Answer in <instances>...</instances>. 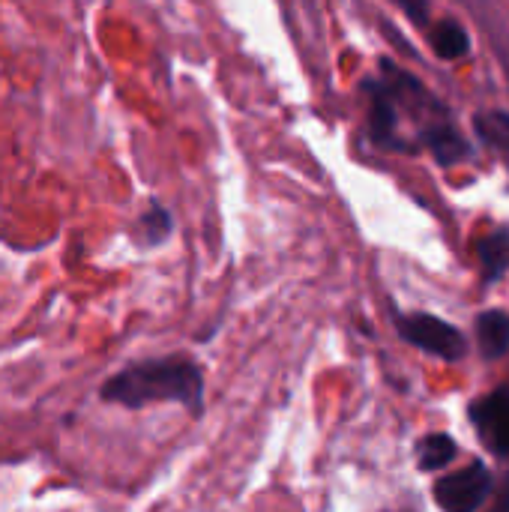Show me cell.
I'll list each match as a JSON object with an SVG mask.
<instances>
[{
    "instance_id": "3",
    "label": "cell",
    "mask_w": 509,
    "mask_h": 512,
    "mask_svg": "<svg viewBox=\"0 0 509 512\" xmlns=\"http://www.w3.org/2000/svg\"><path fill=\"white\" fill-rule=\"evenodd\" d=\"M492 495V471L483 462H471L468 468L444 477L435 486V501L447 512L480 510Z\"/></svg>"
},
{
    "instance_id": "5",
    "label": "cell",
    "mask_w": 509,
    "mask_h": 512,
    "mask_svg": "<svg viewBox=\"0 0 509 512\" xmlns=\"http://www.w3.org/2000/svg\"><path fill=\"white\" fill-rule=\"evenodd\" d=\"M369 135L381 144V147H399L408 150V144L399 138V96L390 87V81H378L369 84Z\"/></svg>"
},
{
    "instance_id": "1",
    "label": "cell",
    "mask_w": 509,
    "mask_h": 512,
    "mask_svg": "<svg viewBox=\"0 0 509 512\" xmlns=\"http://www.w3.org/2000/svg\"><path fill=\"white\" fill-rule=\"evenodd\" d=\"M204 375L198 363L186 357H156L141 360L108 378L99 390L102 402L123 408H144L156 402H177L192 411H201Z\"/></svg>"
},
{
    "instance_id": "10",
    "label": "cell",
    "mask_w": 509,
    "mask_h": 512,
    "mask_svg": "<svg viewBox=\"0 0 509 512\" xmlns=\"http://www.w3.org/2000/svg\"><path fill=\"white\" fill-rule=\"evenodd\" d=\"M174 222H171V213L162 207V204H150V210L141 216L138 222V240L144 246H159L162 240H168Z\"/></svg>"
},
{
    "instance_id": "12",
    "label": "cell",
    "mask_w": 509,
    "mask_h": 512,
    "mask_svg": "<svg viewBox=\"0 0 509 512\" xmlns=\"http://www.w3.org/2000/svg\"><path fill=\"white\" fill-rule=\"evenodd\" d=\"M405 15L417 24V27H426L429 24V9H432V0H399Z\"/></svg>"
},
{
    "instance_id": "4",
    "label": "cell",
    "mask_w": 509,
    "mask_h": 512,
    "mask_svg": "<svg viewBox=\"0 0 509 512\" xmlns=\"http://www.w3.org/2000/svg\"><path fill=\"white\" fill-rule=\"evenodd\" d=\"M471 423L495 456L509 459V384L471 405Z\"/></svg>"
},
{
    "instance_id": "6",
    "label": "cell",
    "mask_w": 509,
    "mask_h": 512,
    "mask_svg": "<svg viewBox=\"0 0 509 512\" xmlns=\"http://www.w3.org/2000/svg\"><path fill=\"white\" fill-rule=\"evenodd\" d=\"M477 339L486 360H501L509 351V315L501 309H489L477 318Z\"/></svg>"
},
{
    "instance_id": "8",
    "label": "cell",
    "mask_w": 509,
    "mask_h": 512,
    "mask_svg": "<svg viewBox=\"0 0 509 512\" xmlns=\"http://www.w3.org/2000/svg\"><path fill=\"white\" fill-rule=\"evenodd\" d=\"M480 261H483V270H486V282L489 285L498 282L509 264V231H492L489 237H483Z\"/></svg>"
},
{
    "instance_id": "9",
    "label": "cell",
    "mask_w": 509,
    "mask_h": 512,
    "mask_svg": "<svg viewBox=\"0 0 509 512\" xmlns=\"http://www.w3.org/2000/svg\"><path fill=\"white\" fill-rule=\"evenodd\" d=\"M456 459V441L450 435H426L417 444V462L423 471H438Z\"/></svg>"
},
{
    "instance_id": "11",
    "label": "cell",
    "mask_w": 509,
    "mask_h": 512,
    "mask_svg": "<svg viewBox=\"0 0 509 512\" xmlns=\"http://www.w3.org/2000/svg\"><path fill=\"white\" fill-rule=\"evenodd\" d=\"M474 126L480 132V138L498 150L509 153V114L507 111H483L474 117Z\"/></svg>"
},
{
    "instance_id": "7",
    "label": "cell",
    "mask_w": 509,
    "mask_h": 512,
    "mask_svg": "<svg viewBox=\"0 0 509 512\" xmlns=\"http://www.w3.org/2000/svg\"><path fill=\"white\" fill-rule=\"evenodd\" d=\"M432 45H435L438 57H444V60H462V57H468V51H471L468 30H465L456 18H444V21L435 24V30H432Z\"/></svg>"
},
{
    "instance_id": "2",
    "label": "cell",
    "mask_w": 509,
    "mask_h": 512,
    "mask_svg": "<svg viewBox=\"0 0 509 512\" xmlns=\"http://www.w3.org/2000/svg\"><path fill=\"white\" fill-rule=\"evenodd\" d=\"M396 327H399V336H402L405 342H411V345H417L420 351L435 354V357H441V360L456 363V360H462L465 351H468V348H465V336H462L453 324H447L444 318L417 312V315H402V318L396 321Z\"/></svg>"
}]
</instances>
